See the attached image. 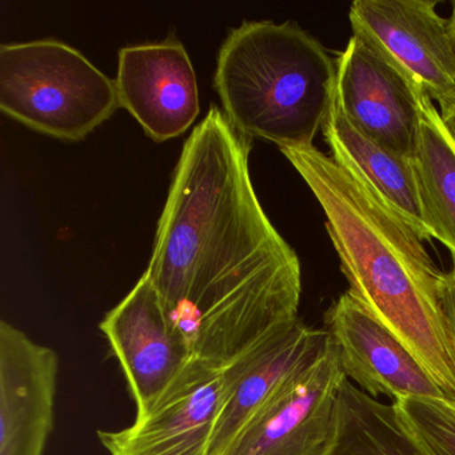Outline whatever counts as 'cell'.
I'll use <instances>...</instances> for the list:
<instances>
[{"label": "cell", "instance_id": "obj_1", "mask_svg": "<svg viewBox=\"0 0 455 455\" xmlns=\"http://www.w3.org/2000/svg\"><path fill=\"white\" fill-rule=\"evenodd\" d=\"M251 148L210 106L183 146L146 270L194 361L217 370L298 321L302 294L299 258L252 186Z\"/></svg>", "mask_w": 455, "mask_h": 455}, {"label": "cell", "instance_id": "obj_2", "mask_svg": "<svg viewBox=\"0 0 455 455\" xmlns=\"http://www.w3.org/2000/svg\"><path fill=\"white\" fill-rule=\"evenodd\" d=\"M326 215L348 291L419 359L455 402V340L441 302L443 271L414 228L315 146L281 148Z\"/></svg>", "mask_w": 455, "mask_h": 455}, {"label": "cell", "instance_id": "obj_3", "mask_svg": "<svg viewBox=\"0 0 455 455\" xmlns=\"http://www.w3.org/2000/svg\"><path fill=\"white\" fill-rule=\"evenodd\" d=\"M337 65L295 22H244L218 54L215 90L234 127L281 148L314 146L335 94Z\"/></svg>", "mask_w": 455, "mask_h": 455}, {"label": "cell", "instance_id": "obj_4", "mask_svg": "<svg viewBox=\"0 0 455 455\" xmlns=\"http://www.w3.org/2000/svg\"><path fill=\"white\" fill-rule=\"evenodd\" d=\"M116 82L54 39L0 46V108L26 126L81 140L118 108Z\"/></svg>", "mask_w": 455, "mask_h": 455}, {"label": "cell", "instance_id": "obj_5", "mask_svg": "<svg viewBox=\"0 0 455 455\" xmlns=\"http://www.w3.org/2000/svg\"><path fill=\"white\" fill-rule=\"evenodd\" d=\"M343 379L331 342L276 391L222 455H326L337 436Z\"/></svg>", "mask_w": 455, "mask_h": 455}, {"label": "cell", "instance_id": "obj_6", "mask_svg": "<svg viewBox=\"0 0 455 455\" xmlns=\"http://www.w3.org/2000/svg\"><path fill=\"white\" fill-rule=\"evenodd\" d=\"M434 0H355L353 36L379 52L438 105L455 97V52L449 20Z\"/></svg>", "mask_w": 455, "mask_h": 455}, {"label": "cell", "instance_id": "obj_7", "mask_svg": "<svg viewBox=\"0 0 455 455\" xmlns=\"http://www.w3.org/2000/svg\"><path fill=\"white\" fill-rule=\"evenodd\" d=\"M137 404L148 411L193 363L183 335L170 323L148 274L100 324Z\"/></svg>", "mask_w": 455, "mask_h": 455}, {"label": "cell", "instance_id": "obj_8", "mask_svg": "<svg viewBox=\"0 0 455 455\" xmlns=\"http://www.w3.org/2000/svg\"><path fill=\"white\" fill-rule=\"evenodd\" d=\"M324 330L345 377L372 398L449 399L403 340L348 290L324 314Z\"/></svg>", "mask_w": 455, "mask_h": 455}, {"label": "cell", "instance_id": "obj_9", "mask_svg": "<svg viewBox=\"0 0 455 455\" xmlns=\"http://www.w3.org/2000/svg\"><path fill=\"white\" fill-rule=\"evenodd\" d=\"M335 65V95L348 119L388 150L414 159L422 92L358 36H351Z\"/></svg>", "mask_w": 455, "mask_h": 455}, {"label": "cell", "instance_id": "obj_10", "mask_svg": "<svg viewBox=\"0 0 455 455\" xmlns=\"http://www.w3.org/2000/svg\"><path fill=\"white\" fill-rule=\"evenodd\" d=\"M222 372L193 361L134 423L98 431L110 455H209L222 403Z\"/></svg>", "mask_w": 455, "mask_h": 455}, {"label": "cell", "instance_id": "obj_11", "mask_svg": "<svg viewBox=\"0 0 455 455\" xmlns=\"http://www.w3.org/2000/svg\"><path fill=\"white\" fill-rule=\"evenodd\" d=\"M324 329L292 322L271 332L222 372V403L209 455H222L250 419L298 371L318 361L331 346Z\"/></svg>", "mask_w": 455, "mask_h": 455}, {"label": "cell", "instance_id": "obj_12", "mask_svg": "<svg viewBox=\"0 0 455 455\" xmlns=\"http://www.w3.org/2000/svg\"><path fill=\"white\" fill-rule=\"evenodd\" d=\"M116 94L146 135L156 142L180 137L198 118L196 70L177 39L121 49Z\"/></svg>", "mask_w": 455, "mask_h": 455}, {"label": "cell", "instance_id": "obj_13", "mask_svg": "<svg viewBox=\"0 0 455 455\" xmlns=\"http://www.w3.org/2000/svg\"><path fill=\"white\" fill-rule=\"evenodd\" d=\"M60 359L9 322L0 323V455H44L54 428Z\"/></svg>", "mask_w": 455, "mask_h": 455}, {"label": "cell", "instance_id": "obj_14", "mask_svg": "<svg viewBox=\"0 0 455 455\" xmlns=\"http://www.w3.org/2000/svg\"><path fill=\"white\" fill-rule=\"evenodd\" d=\"M330 156L403 218L423 239H431L420 204L414 159L399 156L367 137L346 116L334 94L322 126Z\"/></svg>", "mask_w": 455, "mask_h": 455}, {"label": "cell", "instance_id": "obj_15", "mask_svg": "<svg viewBox=\"0 0 455 455\" xmlns=\"http://www.w3.org/2000/svg\"><path fill=\"white\" fill-rule=\"evenodd\" d=\"M414 167L428 233L455 260V142L444 129L438 108L423 92Z\"/></svg>", "mask_w": 455, "mask_h": 455}, {"label": "cell", "instance_id": "obj_16", "mask_svg": "<svg viewBox=\"0 0 455 455\" xmlns=\"http://www.w3.org/2000/svg\"><path fill=\"white\" fill-rule=\"evenodd\" d=\"M326 455H428L395 403L377 401L345 377L340 383L339 422Z\"/></svg>", "mask_w": 455, "mask_h": 455}, {"label": "cell", "instance_id": "obj_17", "mask_svg": "<svg viewBox=\"0 0 455 455\" xmlns=\"http://www.w3.org/2000/svg\"><path fill=\"white\" fill-rule=\"evenodd\" d=\"M394 403L428 455H455V402L407 398Z\"/></svg>", "mask_w": 455, "mask_h": 455}, {"label": "cell", "instance_id": "obj_18", "mask_svg": "<svg viewBox=\"0 0 455 455\" xmlns=\"http://www.w3.org/2000/svg\"><path fill=\"white\" fill-rule=\"evenodd\" d=\"M452 262H454V266L451 270L444 273L443 279H442L441 302L455 340V260Z\"/></svg>", "mask_w": 455, "mask_h": 455}, {"label": "cell", "instance_id": "obj_19", "mask_svg": "<svg viewBox=\"0 0 455 455\" xmlns=\"http://www.w3.org/2000/svg\"><path fill=\"white\" fill-rule=\"evenodd\" d=\"M438 106L441 108L439 114H441L442 124L455 142V97Z\"/></svg>", "mask_w": 455, "mask_h": 455}, {"label": "cell", "instance_id": "obj_20", "mask_svg": "<svg viewBox=\"0 0 455 455\" xmlns=\"http://www.w3.org/2000/svg\"><path fill=\"white\" fill-rule=\"evenodd\" d=\"M449 31L452 47H454L455 52V2H452L451 14H450L449 18Z\"/></svg>", "mask_w": 455, "mask_h": 455}]
</instances>
